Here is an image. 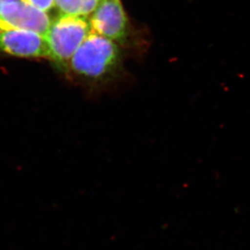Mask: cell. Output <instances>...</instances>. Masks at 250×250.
Here are the masks:
<instances>
[{
    "instance_id": "obj_1",
    "label": "cell",
    "mask_w": 250,
    "mask_h": 250,
    "mask_svg": "<svg viewBox=\"0 0 250 250\" xmlns=\"http://www.w3.org/2000/svg\"><path fill=\"white\" fill-rule=\"evenodd\" d=\"M121 62L117 43L91 31L70 60L67 68L78 79L99 84L117 74Z\"/></svg>"
},
{
    "instance_id": "obj_2",
    "label": "cell",
    "mask_w": 250,
    "mask_h": 250,
    "mask_svg": "<svg viewBox=\"0 0 250 250\" xmlns=\"http://www.w3.org/2000/svg\"><path fill=\"white\" fill-rule=\"evenodd\" d=\"M91 32L89 18L83 16L61 14L51 21L45 34L49 59L67 68L70 60Z\"/></svg>"
},
{
    "instance_id": "obj_3",
    "label": "cell",
    "mask_w": 250,
    "mask_h": 250,
    "mask_svg": "<svg viewBox=\"0 0 250 250\" xmlns=\"http://www.w3.org/2000/svg\"><path fill=\"white\" fill-rule=\"evenodd\" d=\"M91 31L115 42H125L127 18L121 0H101L89 18Z\"/></svg>"
},
{
    "instance_id": "obj_4",
    "label": "cell",
    "mask_w": 250,
    "mask_h": 250,
    "mask_svg": "<svg viewBox=\"0 0 250 250\" xmlns=\"http://www.w3.org/2000/svg\"><path fill=\"white\" fill-rule=\"evenodd\" d=\"M0 51L22 58L49 59V48L43 35L26 29L0 32Z\"/></svg>"
},
{
    "instance_id": "obj_5",
    "label": "cell",
    "mask_w": 250,
    "mask_h": 250,
    "mask_svg": "<svg viewBox=\"0 0 250 250\" xmlns=\"http://www.w3.org/2000/svg\"><path fill=\"white\" fill-rule=\"evenodd\" d=\"M56 7L62 14L88 17L92 14L101 0H55Z\"/></svg>"
},
{
    "instance_id": "obj_6",
    "label": "cell",
    "mask_w": 250,
    "mask_h": 250,
    "mask_svg": "<svg viewBox=\"0 0 250 250\" xmlns=\"http://www.w3.org/2000/svg\"><path fill=\"white\" fill-rule=\"evenodd\" d=\"M22 1L29 3L33 7H36L44 12H48L56 6L55 0H22Z\"/></svg>"
},
{
    "instance_id": "obj_7",
    "label": "cell",
    "mask_w": 250,
    "mask_h": 250,
    "mask_svg": "<svg viewBox=\"0 0 250 250\" xmlns=\"http://www.w3.org/2000/svg\"><path fill=\"white\" fill-rule=\"evenodd\" d=\"M14 1H21V0H0V7L4 3L9 2H14Z\"/></svg>"
}]
</instances>
